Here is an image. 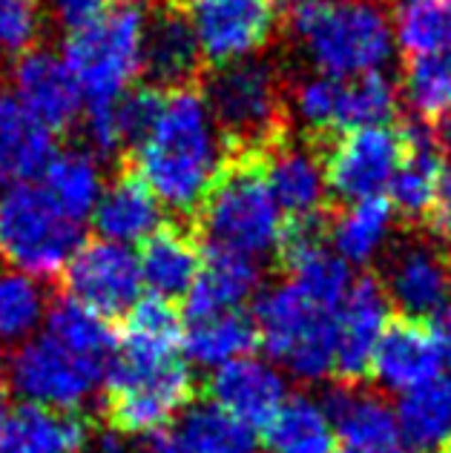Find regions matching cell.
I'll return each instance as SVG.
<instances>
[{"label": "cell", "instance_id": "cell-1", "mask_svg": "<svg viewBox=\"0 0 451 453\" xmlns=\"http://www.w3.org/2000/svg\"><path fill=\"white\" fill-rule=\"evenodd\" d=\"M224 152L216 121L205 95L196 89H173L161 95L147 133L133 147L136 178L161 207L196 212L224 175Z\"/></svg>", "mask_w": 451, "mask_h": 453}, {"label": "cell", "instance_id": "cell-2", "mask_svg": "<svg viewBox=\"0 0 451 453\" xmlns=\"http://www.w3.org/2000/svg\"><path fill=\"white\" fill-rule=\"evenodd\" d=\"M291 38L316 75L339 81L385 73L394 55L391 12L379 0H299Z\"/></svg>", "mask_w": 451, "mask_h": 453}, {"label": "cell", "instance_id": "cell-3", "mask_svg": "<svg viewBox=\"0 0 451 453\" xmlns=\"http://www.w3.org/2000/svg\"><path fill=\"white\" fill-rule=\"evenodd\" d=\"M104 419L106 431L159 434L196 396V381L179 350L118 342L104 371Z\"/></svg>", "mask_w": 451, "mask_h": 453}, {"label": "cell", "instance_id": "cell-4", "mask_svg": "<svg viewBox=\"0 0 451 453\" xmlns=\"http://www.w3.org/2000/svg\"><path fill=\"white\" fill-rule=\"evenodd\" d=\"M198 212L210 250L251 258L256 265L282 253L288 219L270 196L259 155L242 158L224 173Z\"/></svg>", "mask_w": 451, "mask_h": 453}, {"label": "cell", "instance_id": "cell-5", "mask_svg": "<svg viewBox=\"0 0 451 453\" xmlns=\"http://www.w3.org/2000/svg\"><path fill=\"white\" fill-rule=\"evenodd\" d=\"M150 12L141 0H115L104 18L66 38L61 61L81 98L110 101L133 89L144 73V41Z\"/></svg>", "mask_w": 451, "mask_h": 453}, {"label": "cell", "instance_id": "cell-6", "mask_svg": "<svg viewBox=\"0 0 451 453\" xmlns=\"http://www.w3.org/2000/svg\"><path fill=\"white\" fill-rule=\"evenodd\" d=\"M253 327L259 344L302 381L334 373L337 310L319 304L293 281H279L256 299Z\"/></svg>", "mask_w": 451, "mask_h": 453}, {"label": "cell", "instance_id": "cell-7", "mask_svg": "<svg viewBox=\"0 0 451 453\" xmlns=\"http://www.w3.org/2000/svg\"><path fill=\"white\" fill-rule=\"evenodd\" d=\"M81 247V224L66 219L41 187L0 189V258L32 281L55 279Z\"/></svg>", "mask_w": 451, "mask_h": 453}, {"label": "cell", "instance_id": "cell-8", "mask_svg": "<svg viewBox=\"0 0 451 453\" xmlns=\"http://www.w3.org/2000/svg\"><path fill=\"white\" fill-rule=\"evenodd\" d=\"M207 110L228 147L245 152V158L262 155L279 141L284 124V98L276 69L251 58L219 66L205 87Z\"/></svg>", "mask_w": 451, "mask_h": 453}, {"label": "cell", "instance_id": "cell-9", "mask_svg": "<svg viewBox=\"0 0 451 453\" xmlns=\"http://www.w3.org/2000/svg\"><path fill=\"white\" fill-rule=\"evenodd\" d=\"M198 52L216 66L251 61L276 29L273 0H184Z\"/></svg>", "mask_w": 451, "mask_h": 453}, {"label": "cell", "instance_id": "cell-10", "mask_svg": "<svg viewBox=\"0 0 451 453\" xmlns=\"http://www.w3.org/2000/svg\"><path fill=\"white\" fill-rule=\"evenodd\" d=\"M402 155H406V135L388 124L342 133L323 158L328 193L346 204L385 198Z\"/></svg>", "mask_w": 451, "mask_h": 453}, {"label": "cell", "instance_id": "cell-11", "mask_svg": "<svg viewBox=\"0 0 451 453\" xmlns=\"http://www.w3.org/2000/svg\"><path fill=\"white\" fill-rule=\"evenodd\" d=\"M6 373L12 390L27 396L29 404L69 413L81 408L95 393L98 381H104L101 367L66 353L50 336L23 342L12 353Z\"/></svg>", "mask_w": 451, "mask_h": 453}, {"label": "cell", "instance_id": "cell-12", "mask_svg": "<svg viewBox=\"0 0 451 453\" xmlns=\"http://www.w3.org/2000/svg\"><path fill=\"white\" fill-rule=\"evenodd\" d=\"M69 299L95 310L104 319L127 316L141 299L138 256L129 247L95 238L75 250L64 270Z\"/></svg>", "mask_w": 451, "mask_h": 453}, {"label": "cell", "instance_id": "cell-13", "mask_svg": "<svg viewBox=\"0 0 451 453\" xmlns=\"http://www.w3.org/2000/svg\"><path fill=\"white\" fill-rule=\"evenodd\" d=\"M391 319V302L383 281L362 276L337 310V359L334 371L342 385H360L371 371V356Z\"/></svg>", "mask_w": 451, "mask_h": 453}, {"label": "cell", "instance_id": "cell-14", "mask_svg": "<svg viewBox=\"0 0 451 453\" xmlns=\"http://www.w3.org/2000/svg\"><path fill=\"white\" fill-rule=\"evenodd\" d=\"M443 365L446 356L434 339L429 321L400 316L388 321L385 333L379 336L368 376H374L388 390L408 393L425 385V381L443 376Z\"/></svg>", "mask_w": 451, "mask_h": 453}, {"label": "cell", "instance_id": "cell-15", "mask_svg": "<svg viewBox=\"0 0 451 453\" xmlns=\"http://www.w3.org/2000/svg\"><path fill=\"white\" fill-rule=\"evenodd\" d=\"M205 390L219 411L251 431H265L284 402V381L279 371L251 356L216 367Z\"/></svg>", "mask_w": 451, "mask_h": 453}, {"label": "cell", "instance_id": "cell-16", "mask_svg": "<svg viewBox=\"0 0 451 453\" xmlns=\"http://www.w3.org/2000/svg\"><path fill=\"white\" fill-rule=\"evenodd\" d=\"M385 296L406 319H432L451 304V261L434 244H406L385 273Z\"/></svg>", "mask_w": 451, "mask_h": 453}, {"label": "cell", "instance_id": "cell-17", "mask_svg": "<svg viewBox=\"0 0 451 453\" xmlns=\"http://www.w3.org/2000/svg\"><path fill=\"white\" fill-rule=\"evenodd\" d=\"M262 175L273 201L279 204L282 216L291 224L319 221V212L328 198L325 166L316 152L299 144L276 141L270 150L259 155Z\"/></svg>", "mask_w": 451, "mask_h": 453}, {"label": "cell", "instance_id": "cell-18", "mask_svg": "<svg viewBox=\"0 0 451 453\" xmlns=\"http://www.w3.org/2000/svg\"><path fill=\"white\" fill-rule=\"evenodd\" d=\"M9 92L52 133H61L73 124L84 101L61 58L43 50L18 58Z\"/></svg>", "mask_w": 451, "mask_h": 453}, {"label": "cell", "instance_id": "cell-19", "mask_svg": "<svg viewBox=\"0 0 451 453\" xmlns=\"http://www.w3.org/2000/svg\"><path fill=\"white\" fill-rule=\"evenodd\" d=\"M52 155V129H46L9 89H0V187L29 184Z\"/></svg>", "mask_w": 451, "mask_h": 453}, {"label": "cell", "instance_id": "cell-20", "mask_svg": "<svg viewBox=\"0 0 451 453\" xmlns=\"http://www.w3.org/2000/svg\"><path fill=\"white\" fill-rule=\"evenodd\" d=\"M87 439V419L69 411L27 402L0 416V453H81Z\"/></svg>", "mask_w": 451, "mask_h": 453}, {"label": "cell", "instance_id": "cell-21", "mask_svg": "<svg viewBox=\"0 0 451 453\" xmlns=\"http://www.w3.org/2000/svg\"><path fill=\"white\" fill-rule=\"evenodd\" d=\"M89 219L104 242L133 247L161 230L164 207L136 175H121L104 187Z\"/></svg>", "mask_w": 451, "mask_h": 453}, {"label": "cell", "instance_id": "cell-22", "mask_svg": "<svg viewBox=\"0 0 451 453\" xmlns=\"http://www.w3.org/2000/svg\"><path fill=\"white\" fill-rule=\"evenodd\" d=\"M402 135H406V155L385 198L394 212H402L406 219H423L429 216L446 175L443 150L429 127H411Z\"/></svg>", "mask_w": 451, "mask_h": 453}, {"label": "cell", "instance_id": "cell-23", "mask_svg": "<svg viewBox=\"0 0 451 453\" xmlns=\"http://www.w3.org/2000/svg\"><path fill=\"white\" fill-rule=\"evenodd\" d=\"M159 101L161 95L152 89H127L118 98L89 104L84 115V135L95 158H110L133 150L138 138L147 133Z\"/></svg>", "mask_w": 451, "mask_h": 453}, {"label": "cell", "instance_id": "cell-24", "mask_svg": "<svg viewBox=\"0 0 451 453\" xmlns=\"http://www.w3.org/2000/svg\"><path fill=\"white\" fill-rule=\"evenodd\" d=\"M259 279L262 273H259L256 261L210 250L207 258L201 261L196 284L184 296L187 321L239 310L259 290Z\"/></svg>", "mask_w": 451, "mask_h": 453}, {"label": "cell", "instance_id": "cell-25", "mask_svg": "<svg viewBox=\"0 0 451 453\" xmlns=\"http://www.w3.org/2000/svg\"><path fill=\"white\" fill-rule=\"evenodd\" d=\"M325 411L334 434L342 436L346 448H391L400 445L397 419L388 404L362 393L357 385H334L325 393V402L319 404Z\"/></svg>", "mask_w": 451, "mask_h": 453}, {"label": "cell", "instance_id": "cell-26", "mask_svg": "<svg viewBox=\"0 0 451 453\" xmlns=\"http://www.w3.org/2000/svg\"><path fill=\"white\" fill-rule=\"evenodd\" d=\"M201 253L193 235L182 230H161L150 235L141 244L138 253V270H141V284L150 290V296L164 302L184 299L190 288L198 279L201 270Z\"/></svg>", "mask_w": 451, "mask_h": 453}, {"label": "cell", "instance_id": "cell-27", "mask_svg": "<svg viewBox=\"0 0 451 453\" xmlns=\"http://www.w3.org/2000/svg\"><path fill=\"white\" fill-rule=\"evenodd\" d=\"M198 64V43L182 12L161 9L156 15L150 12L144 41V73H150V78L161 83V87L182 89L196 75Z\"/></svg>", "mask_w": 451, "mask_h": 453}, {"label": "cell", "instance_id": "cell-28", "mask_svg": "<svg viewBox=\"0 0 451 453\" xmlns=\"http://www.w3.org/2000/svg\"><path fill=\"white\" fill-rule=\"evenodd\" d=\"M101 161L89 150L55 152L41 173V189L66 219L84 224L104 193Z\"/></svg>", "mask_w": 451, "mask_h": 453}, {"label": "cell", "instance_id": "cell-29", "mask_svg": "<svg viewBox=\"0 0 451 453\" xmlns=\"http://www.w3.org/2000/svg\"><path fill=\"white\" fill-rule=\"evenodd\" d=\"M46 336L61 344L66 353L101 367V371H106V362L113 359L118 348L110 319L98 316L95 310L69 299V296L58 299L46 310Z\"/></svg>", "mask_w": 451, "mask_h": 453}, {"label": "cell", "instance_id": "cell-30", "mask_svg": "<svg viewBox=\"0 0 451 453\" xmlns=\"http://www.w3.org/2000/svg\"><path fill=\"white\" fill-rule=\"evenodd\" d=\"M256 344L259 336L253 319L245 316L242 310L187 321L182 336L184 356L201 367H222L228 362L242 359V356H251Z\"/></svg>", "mask_w": 451, "mask_h": 453}, {"label": "cell", "instance_id": "cell-31", "mask_svg": "<svg viewBox=\"0 0 451 453\" xmlns=\"http://www.w3.org/2000/svg\"><path fill=\"white\" fill-rule=\"evenodd\" d=\"M391 233H394V210L388 198L354 201L330 226V250L346 265H368L388 247Z\"/></svg>", "mask_w": 451, "mask_h": 453}, {"label": "cell", "instance_id": "cell-32", "mask_svg": "<svg viewBox=\"0 0 451 453\" xmlns=\"http://www.w3.org/2000/svg\"><path fill=\"white\" fill-rule=\"evenodd\" d=\"M394 419L397 431L411 448H446L451 439V376H437L402 393Z\"/></svg>", "mask_w": 451, "mask_h": 453}, {"label": "cell", "instance_id": "cell-33", "mask_svg": "<svg viewBox=\"0 0 451 453\" xmlns=\"http://www.w3.org/2000/svg\"><path fill=\"white\" fill-rule=\"evenodd\" d=\"M400 92L385 73L339 81L334 87V115L330 133H354L365 127H383L397 112Z\"/></svg>", "mask_w": 451, "mask_h": 453}, {"label": "cell", "instance_id": "cell-34", "mask_svg": "<svg viewBox=\"0 0 451 453\" xmlns=\"http://www.w3.org/2000/svg\"><path fill=\"white\" fill-rule=\"evenodd\" d=\"M265 453H337V434L316 402L291 396L265 427Z\"/></svg>", "mask_w": 451, "mask_h": 453}, {"label": "cell", "instance_id": "cell-35", "mask_svg": "<svg viewBox=\"0 0 451 453\" xmlns=\"http://www.w3.org/2000/svg\"><path fill=\"white\" fill-rule=\"evenodd\" d=\"M394 50L406 61L451 50V0H397L391 12Z\"/></svg>", "mask_w": 451, "mask_h": 453}, {"label": "cell", "instance_id": "cell-36", "mask_svg": "<svg viewBox=\"0 0 451 453\" xmlns=\"http://www.w3.org/2000/svg\"><path fill=\"white\" fill-rule=\"evenodd\" d=\"M170 436L175 453H259L251 427L236 422L216 404L190 408Z\"/></svg>", "mask_w": 451, "mask_h": 453}, {"label": "cell", "instance_id": "cell-37", "mask_svg": "<svg viewBox=\"0 0 451 453\" xmlns=\"http://www.w3.org/2000/svg\"><path fill=\"white\" fill-rule=\"evenodd\" d=\"M406 104L425 121H443L451 115V50L406 61L402 73Z\"/></svg>", "mask_w": 451, "mask_h": 453}, {"label": "cell", "instance_id": "cell-38", "mask_svg": "<svg viewBox=\"0 0 451 453\" xmlns=\"http://www.w3.org/2000/svg\"><path fill=\"white\" fill-rule=\"evenodd\" d=\"M184 336V321L173 302H164L150 296V299H138L133 310L127 313V325L121 339L133 344H144V348L159 350H179Z\"/></svg>", "mask_w": 451, "mask_h": 453}, {"label": "cell", "instance_id": "cell-39", "mask_svg": "<svg viewBox=\"0 0 451 453\" xmlns=\"http://www.w3.org/2000/svg\"><path fill=\"white\" fill-rule=\"evenodd\" d=\"M43 293L38 281L20 273H0V339H20L43 319Z\"/></svg>", "mask_w": 451, "mask_h": 453}, {"label": "cell", "instance_id": "cell-40", "mask_svg": "<svg viewBox=\"0 0 451 453\" xmlns=\"http://www.w3.org/2000/svg\"><path fill=\"white\" fill-rule=\"evenodd\" d=\"M43 29V0H0V52L27 55Z\"/></svg>", "mask_w": 451, "mask_h": 453}, {"label": "cell", "instance_id": "cell-41", "mask_svg": "<svg viewBox=\"0 0 451 453\" xmlns=\"http://www.w3.org/2000/svg\"><path fill=\"white\" fill-rule=\"evenodd\" d=\"M50 15L55 18V23L73 35L78 29H87L89 23H95L98 18H104L106 12L113 9L115 0H43Z\"/></svg>", "mask_w": 451, "mask_h": 453}, {"label": "cell", "instance_id": "cell-42", "mask_svg": "<svg viewBox=\"0 0 451 453\" xmlns=\"http://www.w3.org/2000/svg\"><path fill=\"white\" fill-rule=\"evenodd\" d=\"M429 224L437 242L443 247H451V173L443 175L440 189H437L434 204L429 210Z\"/></svg>", "mask_w": 451, "mask_h": 453}, {"label": "cell", "instance_id": "cell-43", "mask_svg": "<svg viewBox=\"0 0 451 453\" xmlns=\"http://www.w3.org/2000/svg\"><path fill=\"white\" fill-rule=\"evenodd\" d=\"M429 327H432V333H434L437 344H440L443 356L451 362V304L443 307L440 313H434V316L429 319Z\"/></svg>", "mask_w": 451, "mask_h": 453}, {"label": "cell", "instance_id": "cell-44", "mask_svg": "<svg viewBox=\"0 0 451 453\" xmlns=\"http://www.w3.org/2000/svg\"><path fill=\"white\" fill-rule=\"evenodd\" d=\"M98 453H127V445H124V436H118L113 431H106L101 436V448Z\"/></svg>", "mask_w": 451, "mask_h": 453}, {"label": "cell", "instance_id": "cell-45", "mask_svg": "<svg viewBox=\"0 0 451 453\" xmlns=\"http://www.w3.org/2000/svg\"><path fill=\"white\" fill-rule=\"evenodd\" d=\"M337 453H411L408 448H402V445H391V448H346L342 445Z\"/></svg>", "mask_w": 451, "mask_h": 453}, {"label": "cell", "instance_id": "cell-46", "mask_svg": "<svg viewBox=\"0 0 451 453\" xmlns=\"http://www.w3.org/2000/svg\"><path fill=\"white\" fill-rule=\"evenodd\" d=\"M9 393H12L9 373H6V367H0V413H4V404H6V399H9Z\"/></svg>", "mask_w": 451, "mask_h": 453}, {"label": "cell", "instance_id": "cell-47", "mask_svg": "<svg viewBox=\"0 0 451 453\" xmlns=\"http://www.w3.org/2000/svg\"><path fill=\"white\" fill-rule=\"evenodd\" d=\"M446 453H451V439H448V445H446Z\"/></svg>", "mask_w": 451, "mask_h": 453}, {"label": "cell", "instance_id": "cell-48", "mask_svg": "<svg viewBox=\"0 0 451 453\" xmlns=\"http://www.w3.org/2000/svg\"><path fill=\"white\" fill-rule=\"evenodd\" d=\"M4 413H6V411H4ZM4 413H0V416H4Z\"/></svg>", "mask_w": 451, "mask_h": 453}]
</instances>
